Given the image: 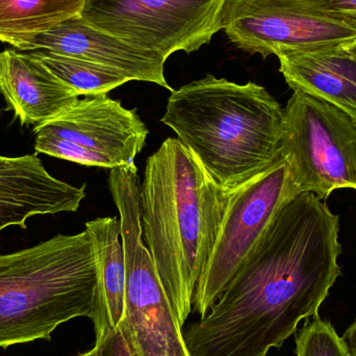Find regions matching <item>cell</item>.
Wrapping results in <instances>:
<instances>
[{
  "instance_id": "obj_3",
  "label": "cell",
  "mask_w": 356,
  "mask_h": 356,
  "mask_svg": "<svg viewBox=\"0 0 356 356\" xmlns=\"http://www.w3.org/2000/svg\"><path fill=\"white\" fill-rule=\"evenodd\" d=\"M163 123L232 192L280 158L284 108L261 86L207 74L171 92Z\"/></svg>"
},
{
  "instance_id": "obj_5",
  "label": "cell",
  "mask_w": 356,
  "mask_h": 356,
  "mask_svg": "<svg viewBox=\"0 0 356 356\" xmlns=\"http://www.w3.org/2000/svg\"><path fill=\"white\" fill-rule=\"evenodd\" d=\"M108 186L120 215L127 288L123 322L141 356H190L181 326L143 241L141 181L135 164L111 169Z\"/></svg>"
},
{
  "instance_id": "obj_21",
  "label": "cell",
  "mask_w": 356,
  "mask_h": 356,
  "mask_svg": "<svg viewBox=\"0 0 356 356\" xmlns=\"http://www.w3.org/2000/svg\"><path fill=\"white\" fill-rule=\"evenodd\" d=\"M351 356H356V320L353 325L346 330L342 338Z\"/></svg>"
},
{
  "instance_id": "obj_18",
  "label": "cell",
  "mask_w": 356,
  "mask_h": 356,
  "mask_svg": "<svg viewBox=\"0 0 356 356\" xmlns=\"http://www.w3.org/2000/svg\"><path fill=\"white\" fill-rule=\"evenodd\" d=\"M297 356H351L330 322L315 316L296 338Z\"/></svg>"
},
{
  "instance_id": "obj_7",
  "label": "cell",
  "mask_w": 356,
  "mask_h": 356,
  "mask_svg": "<svg viewBox=\"0 0 356 356\" xmlns=\"http://www.w3.org/2000/svg\"><path fill=\"white\" fill-rule=\"evenodd\" d=\"M298 194L282 156L230 192L215 244L195 290L193 305L201 317L244 267L276 213Z\"/></svg>"
},
{
  "instance_id": "obj_22",
  "label": "cell",
  "mask_w": 356,
  "mask_h": 356,
  "mask_svg": "<svg viewBox=\"0 0 356 356\" xmlns=\"http://www.w3.org/2000/svg\"><path fill=\"white\" fill-rule=\"evenodd\" d=\"M342 48L347 54H350L353 58H356V40L350 42V43L344 44V45H342Z\"/></svg>"
},
{
  "instance_id": "obj_20",
  "label": "cell",
  "mask_w": 356,
  "mask_h": 356,
  "mask_svg": "<svg viewBox=\"0 0 356 356\" xmlns=\"http://www.w3.org/2000/svg\"><path fill=\"white\" fill-rule=\"evenodd\" d=\"M322 2L330 13L356 31V0H322Z\"/></svg>"
},
{
  "instance_id": "obj_8",
  "label": "cell",
  "mask_w": 356,
  "mask_h": 356,
  "mask_svg": "<svg viewBox=\"0 0 356 356\" xmlns=\"http://www.w3.org/2000/svg\"><path fill=\"white\" fill-rule=\"evenodd\" d=\"M226 0H86L79 16L91 26L165 60L196 51L222 29Z\"/></svg>"
},
{
  "instance_id": "obj_15",
  "label": "cell",
  "mask_w": 356,
  "mask_h": 356,
  "mask_svg": "<svg viewBox=\"0 0 356 356\" xmlns=\"http://www.w3.org/2000/svg\"><path fill=\"white\" fill-rule=\"evenodd\" d=\"M91 234L97 263V302L93 321L96 340L115 330L125 311L127 269L117 217L97 218L86 223Z\"/></svg>"
},
{
  "instance_id": "obj_2",
  "label": "cell",
  "mask_w": 356,
  "mask_h": 356,
  "mask_svg": "<svg viewBox=\"0 0 356 356\" xmlns=\"http://www.w3.org/2000/svg\"><path fill=\"white\" fill-rule=\"evenodd\" d=\"M229 195L177 138L165 140L147 159L141 184L143 236L181 327Z\"/></svg>"
},
{
  "instance_id": "obj_11",
  "label": "cell",
  "mask_w": 356,
  "mask_h": 356,
  "mask_svg": "<svg viewBox=\"0 0 356 356\" xmlns=\"http://www.w3.org/2000/svg\"><path fill=\"white\" fill-rule=\"evenodd\" d=\"M44 50L114 67L133 81L154 83L175 91L164 75L166 60L149 50L136 47L111 33L88 24L81 16L65 20L37 35L24 51Z\"/></svg>"
},
{
  "instance_id": "obj_12",
  "label": "cell",
  "mask_w": 356,
  "mask_h": 356,
  "mask_svg": "<svg viewBox=\"0 0 356 356\" xmlns=\"http://www.w3.org/2000/svg\"><path fill=\"white\" fill-rule=\"evenodd\" d=\"M86 197L77 186L52 177L35 154L0 156V232L27 227L33 216L73 213Z\"/></svg>"
},
{
  "instance_id": "obj_10",
  "label": "cell",
  "mask_w": 356,
  "mask_h": 356,
  "mask_svg": "<svg viewBox=\"0 0 356 356\" xmlns=\"http://www.w3.org/2000/svg\"><path fill=\"white\" fill-rule=\"evenodd\" d=\"M33 135L37 154L111 170L135 164L148 129L135 111L102 94L77 100Z\"/></svg>"
},
{
  "instance_id": "obj_13",
  "label": "cell",
  "mask_w": 356,
  "mask_h": 356,
  "mask_svg": "<svg viewBox=\"0 0 356 356\" xmlns=\"http://www.w3.org/2000/svg\"><path fill=\"white\" fill-rule=\"evenodd\" d=\"M0 93L22 125L44 124L79 96L31 54L0 52Z\"/></svg>"
},
{
  "instance_id": "obj_23",
  "label": "cell",
  "mask_w": 356,
  "mask_h": 356,
  "mask_svg": "<svg viewBox=\"0 0 356 356\" xmlns=\"http://www.w3.org/2000/svg\"><path fill=\"white\" fill-rule=\"evenodd\" d=\"M77 356H97V351H96L95 347L92 350L88 351V353H81Z\"/></svg>"
},
{
  "instance_id": "obj_19",
  "label": "cell",
  "mask_w": 356,
  "mask_h": 356,
  "mask_svg": "<svg viewBox=\"0 0 356 356\" xmlns=\"http://www.w3.org/2000/svg\"><path fill=\"white\" fill-rule=\"evenodd\" d=\"M95 348L97 356H141L123 320L115 330L96 340Z\"/></svg>"
},
{
  "instance_id": "obj_4",
  "label": "cell",
  "mask_w": 356,
  "mask_h": 356,
  "mask_svg": "<svg viewBox=\"0 0 356 356\" xmlns=\"http://www.w3.org/2000/svg\"><path fill=\"white\" fill-rule=\"evenodd\" d=\"M97 288L87 229L0 254V348L50 340L56 327L74 318L93 319Z\"/></svg>"
},
{
  "instance_id": "obj_9",
  "label": "cell",
  "mask_w": 356,
  "mask_h": 356,
  "mask_svg": "<svg viewBox=\"0 0 356 356\" xmlns=\"http://www.w3.org/2000/svg\"><path fill=\"white\" fill-rule=\"evenodd\" d=\"M222 29L238 49L264 58L339 47L356 31L322 0H226Z\"/></svg>"
},
{
  "instance_id": "obj_17",
  "label": "cell",
  "mask_w": 356,
  "mask_h": 356,
  "mask_svg": "<svg viewBox=\"0 0 356 356\" xmlns=\"http://www.w3.org/2000/svg\"><path fill=\"white\" fill-rule=\"evenodd\" d=\"M29 54L47 67L79 96L102 95L133 81L127 73L99 63L60 56L44 50Z\"/></svg>"
},
{
  "instance_id": "obj_1",
  "label": "cell",
  "mask_w": 356,
  "mask_h": 356,
  "mask_svg": "<svg viewBox=\"0 0 356 356\" xmlns=\"http://www.w3.org/2000/svg\"><path fill=\"white\" fill-rule=\"evenodd\" d=\"M340 217L313 193L274 216L238 275L209 313L186 328L190 356H266L318 316L342 275Z\"/></svg>"
},
{
  "instance_id": "obj_6",
  "label": "cell",
  "mask_w": 356,
  "mask_h": 356,
  "mask_svg": "<svg viewBox=\"0 0 356 356\" xmlns=\"http://www.w3.org/2000/svg\"><path fill=\"white\" fill-rule=\"evenodd\" d=\"M280 156L297 192L325 201L334 191H356V124L337 106L294 91L284 108Z\"/></svg>"
},
{
  "instance_id": "obj_16",
  "label": "cell",
  "mask_w": 356,
  "mask_h": 356,
  "mask_svg": "<svg viewBox=\"0 0 356 356\" xmlns=\"http://www.w3.org/2000/svg\"><path fill=\"white\" fill-rule=\"evenodd\" d=\"M86 0H0V41L24 51L37 35L79 16Z\"/></svg>"
},
{
  "instance_id": "obj_14",
  "label": "cell",
  "mask_w": 356,
  "mask_h": 356,
  "mask_svg": "<svg viewBox=\"0 0 356 356\" xmlns=\"http://www.w3.org/2000/svg\"><path fill=\"white\" fill-rule=\"evenodd\" d=\"M280 71L293 91L337 106L356 124V58L342 46L277 56Z\"/></svg>"
}]
</instances>
